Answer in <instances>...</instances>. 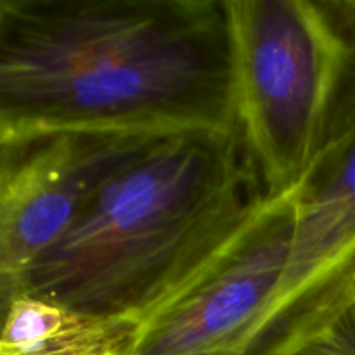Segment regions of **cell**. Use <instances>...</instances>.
Instances as JSON below:
<instances>
[{"mask_svg":"<svg viewBox=\"0 0 355 355\" xmlns=\"http://www.w3.org/2000/svg\"><path fill=\"white\" fill-rule=\"evenodd\" d=\"M236 132L225 0H0V141Z\"/></svg>","mask_w":355,"mask_h":355,"instance_id":"obj_1","label":"cell"},{"mask_svg":"<svg viewBox=\"0 0 355 355\" xmlns=\"http://www.w3.org/2000/svg\"><path fill=\"white\" fill-rule=\"evenodd\" d=\"M266 200L238 130L166 135L97 193L14 297L137 324Z\"/></svg>","mask_w":355,"mask_h":355,"instance_id":"obj_2","label":"cell"},{"mask_svg":"<svg viewBox=\"0 0 355 355\" xmlns=\"http://www.w3.org/2000/svg\"><path fill=\"white\" fill-rule=\"evenodd\" d=\"M232 101L267 198L293 189L321 149L343 96L354 47L331 6L225 0Z\"/></svg>","mask_w":355,"mask_h":355,"instance_id":"obj_3","label":"cell"},{"mask_svg":"<svg viewBox=\"0 0 355 355\" xmlns=\"http://www.w3.org/2000/svg\"><path fill=\"white\" fill-rule=\"evenodd\" d=\"M298 184L263 201L137 322L130 355H250L290 259Z\"/></svg>","mask_w":355,"mask_h":355,"instance_id":"obj_4","label":"cell"},{"mask_svg":"<svg viewBox=\"0 0 355 355\" xmlns=\"http://www.w3.org/2000/svg\"><path fill=\"white\" fill-rule=\"evenodd\" d=\"M162 137L166 135L54 130L0 141L2 304L97 193Z\"/></svg>","mask_w":355,"mask_h":355,"instance_id":"obj_5","label":"cell"},{"mask_svg":"<svg viewBox=\"0 0 355 355\" xmlns=\"http://www.w3.org/2000/svg\"><path fill=\"white\" fill-rule=\"evenodd\" d=\"M355 259V92L342 99L321 149L298 182L286 270L250 355H283L304 335Z\"/></svg>","mask_w":355,"mask_h":355,"instance_id":"obj_6","label":"cell"},{"mask_svg":"<svg viewBox=\"0 0 355 355\" xmlns=\"http://www.w3.org/2000/svg\"><path fill=\"white\" fill-rule=\"evenodd\" d=\"M0 355H130L137 324L17 295L2 304Z\"/></svg>","mask_w":355,"mask_h":355,"instance_id":"obj_7","label":"cell"},{"mask_svg":"<svg viewBox=\"0 0 355 355\" xmlns=\"http://www.w3.org/2000/svg\"><path fill=\"white\" fill-rule=\"evenodd\" d=\"M283 355H355V298Z\"/></svg>","mask_w":355,"mask_h":355,"instance_id":"obj_8","label":"cell"},{"mask_svg":"<svg viewBox=\"0 0 355 355\" xmlns=\"http://www.w3.org/2000/svg\"><path fill=\"white\" fill-rule=\"evenodd\" d=\"M354 298H355V259H354V262L349 266V269L343 272V276L340 277L338 283H336L335 286H333V290L329 291L328 297L324 298V302H322V305L319 307V311L315 312L314 318L311 319L309 326L305 328L302 338H304V336H307L314 328H318L321 322H324L326 319L333 314V312L338 311L340 307H343L345 304H349V302L354 300Z\"/></svg>","mask_w":355,"mask_h":355,"instance_id":"obj_9","label":"cell"},{"mask_svg":"<svg viewBox=\"0 0 355 355\" xmlns=\"http://www.w3.org/2000/svg\"><path fill=\"white\" fill-rule=\"evenodd\" d=\"M335 7L345 19H349L350 26L355 28V2H335Z\"/></svg>","mask_w":355,"mask_h":355,"instance_id":"obj_10","label":"cell"}]
</instances>
